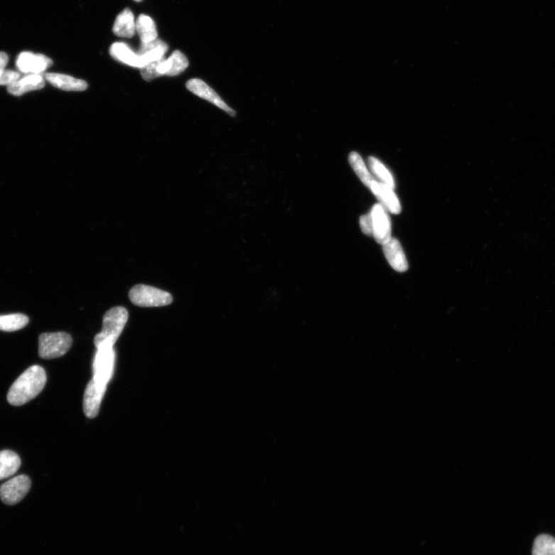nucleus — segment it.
<instances>
[{
    "label": "nucleus",
    "instance_id": "obj_5",
    "mask_svg": "<svg viewBox=\"0 0 555 555\" xmlns=\"http://www.w3.org/2000/svg\"><path fill=\"white\" fill-rule=\"evenodd\" d=\"M53 65V60L41 53L29 51L22 52L18 55L16 66L20 74L25 75H43L44 72Z\"/></svg>",
    "mask_w": 555,
    "mask_h": 555
},
{
    "label": "nucleus",
    "instance_id": "obj_23",
    "mask_svg": "<svg viewBox=\"0 0 555 555\" xmlns=\"http://www.w3.org/2000/svg\"><path fill=\"white\" fill-rule=\"evenodd\" d=\"M532 555H555V539L548 534H541L534 541Z\"/></svg>",
    "mask_w": 555,
    "mask_h": 555
},
{
    "label": "nucleus",
    "instance_id": "obj_26",
    "mask_svg": "<svg viewBox=\"0 0 555 555\" xmlns=\"http://www.w3.org/2000/svg\"><path fill=\"white\" fill-rule=\"evenodd\" d=\"M165 58H163L161 60L153 61L151 63H148L147 65H145L144 68H141V77L144 80L146 81H151L153 79L160 77L161 75H159L158 68L160 65V63Z\"/></svg>",
    "mask_w": 555,
    "mask_h": 555
},
{
    "label": "nucleus",
    "instance_id": "obj_1",
    "mask_svg": "<svg viewBox=\"0 0 555 555\" xmlns=\"http://www.w3.org/2000/svg\"><path fill=\"white\" fill-rule=\"evenodd\" d=\"M47 383V375L43 367L34 365L27 369L9 390L8 402L22 406L38 397Z\"/></svg>",
    "mask_w": 555,
    "mask_h": 555
},
{
    "label": "nucleus",
    "instance_id": "obj_17",
    "mask_svg": "<svg viewBox=\"0 0 555 555\" xmlns=\"http://www.w3.org/2000/svg\"><path fill=\"white\" fill-rule=\"evenodd\" d=\"M114 33L119 38H131L136 33L134 16L130 9L126 8L116 18Z\"/></svg>",
    "mask_w": 555,
    "mask_h": 555
},
{
    "label": "nucleus",
    "instance_id": "obj_24",
    "mask_svg": "<svg viewBox=\"0 0 555 555\" xmlns=\"http://www.w3.org/2000/svg\"><path fill=\"white\" fill-rule=\"evenodd\" d=\"M8 62L7 54L0 52V86H11L21 77L19 72L6 69Z\"/></svg>",
    "mask_w": 555,
    "mask_h": 555
},
{
    "label": "nucleus",
    "instance_id": "obj_7",
    "mask_svg": "<svg viewBox=\"0 0 555 555\" xmlns=\"http://www.w3.org/2000/svg\"><path fill=\"white\" fill-rule=\"evenodd\" d=\"M115 360L114 347L97 350L93 365V379L97 383L107 385L114 375Z\"/></svg>",
    "mask_w": 555,
    "mask_h": 555
},
{
    "label": "nucleus",
    "instance_id": "obj_3",
    "mask_svg": "<svg viewBox=\"0 0 555 555\" xmlns=\"http://www.w3.org/2000/svg\"><path fill=\"white\" fill-rule=\"evenodd\" d=\"M72 340L67 333H43L39 338V355L43 359H55L65 355L71 347Z\"/></svg>",
    "mask_w": 555,
    "mask_h": 555
},
{
    "label": "nucleus",
    "instance_id": "obj_25",
    "mask_svg": "<svg viewBox=\"0 0 555 555\" xmlns=\"http://www.w3.org/2000/svg\"><path fill=\"white\" fill-rule=\"evenodd\" d=\"M369 165L372 172L383 181V184L392 189L395 187L392 176L390 175V173L383 163H381L377 158L370 157L369 158Z\"/></svg>",
    "mask_w": 555,
    "mask_h": 555
},
{
    "label": "nucleus",
    "instance_id": "obj_16",
    "mask_svg": "<svg viewBox=\"0 0 555 555\" xmlns=\"http://www.w3.org/2000/svg\"><path fill=\"white\" fill-rule=\"evenodd\" d=\"M44 78L54 87L66 91H84L87 89V84L83 80L77 79L69 75L50 72L44 75Z\"/></svg>",
    "mask_w": 555,
    "mask_h": 555
},
{
    "label": "nucleus",
    "instance_id": "obj_4",
    "mask_svg": "<svg viewBox=\"0 0 555 555\" xmlns=\"http://www.w3.org/2000/svg\"><path fill=\"white\" fill-rule=\"evenodd\" d=\"M131 303L140 307H161L170 305L172 296L161 289L146 285H136L129 293Z\"/></svg>",
    "mask_w": 555,
    "mask_h": 555
},
{
    "label": "nucleus",
    "instance_id": "obj_19",
    "mask_svg": "<svg viewBox=\"0 0 555 555\" xmlns=\"http://www.w3.org/2000/svg\"><path fill=\"white\" fill-rule=\"evenodd\" d=\"M136 32L143 43H147L158 39V31L156 23L147 15L141 14L136 21Z\"/></svg>",
    "mask_w": 555,
    "mask_h": 555
},
{
    "label": "nucleus",
    "instance_id": "obj_10",
    "mask_svg": "<svg viewBox=\"0 0 555 555\" xmlns=\"http://www.w3.org/2000/svg\"><path fill=\"white\" fill-rule=\"evenodd\" d=\"M107 386L97 383L94 379L87 384L84 397V412L87 417L95 418L98 413Z\"/></svg>",
    "mask_w": 555,
    "mask_h": 555
},
{
    "label": "nucleus",
    "instance_id": "obj_13",
    "mask_svg": "<svg viewBox=\"0 0 555 555\" xmlns=\"http://www.w3.org/2000/svg\"><path fill=\"white\" fill-rule=\"evenodd\" d=\"M45 81L44 75H25L11 86L7 87V91L11 95L21 97L31 92V91L43 89L45 87Z\"/></svg>",
    "mask_w": 555,
    "mask_h": 555
},
{
    "label": "nucleus",
    "instance_id": "obj_20",
    "mask_svg": "<svg viewBox=\"0 0 555 555\" xmlns=\"http://www.w3.org/2000/svg\"><path fill=\"white\" fill-rule=\"evenodd\" d=\"M21 465V458L15 452L11 451L0 452V480L15 475Z\"/></svg>",
    "mask_w": 555,
    "mask_h": 555
},
{
    "label": "nucleus",
    "instance_id": "obj_12",
    "mask_svg": "<svg viewBox=\"0 0 555 555\" xmlns=\"http://www.w3.org/2000/svg\"><path fill=\"white\" fill-rule=\"evenodd\" d=\"M385 257L391 267L399 272L408 269V262L402 244L397 239H391L384 244Z\"/></svg>",
    "mask_w": 555,
    "mask_h": 555
},
{
    "label": "nucleus",
    "instance_id": "obj_27",
    "mask_svg": "<svg viewBox=\"0 0 555 555\" xmlns=\"http://www.w3.org/2000/svg\"><path fill=\"white\" fill-rule=\"evenodd\" d=\"M360 224L363 233L372 235V218L370 214L362 215L360 217Z\"/></svg>",
    "mask_w": 555,
    "mask_h": 555
},
{
    "label": "nucleus",
    "instance_id": "obj_2",
    "mask_svg": "<svg viewBox=\"0 0 555 555\" xmlns=\"http://www.w3.org/2000/svg\"><path fill=\"white\" fill-rule=\"evenodd\" d=\"M129 312L122 306L114 307L104 316L102 330L95 338L97 350L112 348L129 320Z\"/></svg>",
    "mask_w": 555,
    "mask_h": 555
},
{
    "label": "nucleus",
    "instance_id": "obj_28",
    "mask_svg": "<svg viewBox=\"0 0 555 555\" xmlns=\"http://www.w3.org/2000/svg\"><path fill=\"white\" fill-rule=\"evenodd\" d=\"M134 1H136V2H141V1H142V0H134Z\"/></svg>",
    "mask_w": 555,
    "mask_h": 555
},
{
    "label": "nucleus",
    "instance_id": "obj_8",
    "mask_svg": "<svg viewBox=\"0 0 555 555\" xmlns=\"http://www.w3.org/2000/svg\"><path fill=\"white\" fill-rule=\"evenodd\" d=\"M372 218V236L375 240L384 244L388 242L391 236V223L389 217L383 205H375L370 213Z\"/></svg>",
    "mask_w": 555,
    "mask_h": 555
},
{
    "label": "nucleus",
    "instance_id": "obj_21",
    "mask_svg": "<svg viewBox=\"0 0 555 555\" xmlns=\"http://www.w3.org/2000/svg\"><path fill=\"white\" fill-rule=\"evenodd\" d=\"M29 318L23 314H9L0 316V330L15 332L20 330L28 324Z\"/></svg>",
    "mask_w": 555,
    "mask_h": 555
},
{
    "label": "nucleus",
    "instance_id": "obj_15",
    "mask_svg": "<svg viewBox=\"0 0 555 555\" xmlns=\"http://www.w3.org/2000/svg\"><path fill=\"white\" fill-rule=\"evenodd\" d=\"M168 50L167 43L157 39L147 43H142L139 52L136 53H138L142 68H144L149 63L163 59Z\"/></svg>",
    "mask_w": 555,
    "mask_h": 555
},
{
    "label": "nucleus",
    "instance_id": "obj_14",
    "mask_svg": "<svg viewBox=\"0 0 555 555\" xmlns=\"http://www.w3.org/2000/svg\"><path fill=\"white\" fill-rule=\"evenodd\" d=\"M188 65V60L185 54L176 50L168 60L163 59L160 63L158 70L161 77L163 75L174 77L185 71Z\"/></svg>",
    "mask_w": 555,
    "mask_h": 555
},
{
    "label": "nucleus",
    "instance_id": "obj_22",
    "mask_svg": "<svg viewBox=\"0 0 555 555\" xmlns=\"http://www.w3.org/2000/svg\"><path fill=\"white\" fill-rule=\"evenodd\" d=\"M349 161L352 169L356 172V174L362 180V183L370 187L371 182L374 180L372 179V176L366 167L365 163H364L360 154L357 152L350 153Z\"/></svg>",
    "mask_w": 555,
    "mask_h": 555
},
{
    "label": "nucleus",
    "instance_id": "obj_6",
    "mask_svg": "<svg viewBox=\"0 0 555 555\" xmlns=\"http://www.w3.org/2000/svg\"><path fill=\"white\" fill-rule=\"evenodd\" d=\"M31 487L29 477L22 475L6 482L0 487V498L8 505H14L21 502Z\"/></svg>",
    "mask_w": 555,
    "mask_h": 555
},
{
    "label": "nucleus",
    "instance_id": "obj_11",
    "mask_svg": "<svg viewBox=\"0 0 555 555\" xmlns=\"http://www.w3.org/2000/svg\"><path fill=\"white\" fill-rule=\"evenodd\" d=\"M370 188L389 212L393 214H399L402 212V206L392 188L375 180L371 182Z\"/></svg>",
    "mask_w": 555,
    "mask_h": 555
},
{
    "label": "nucleus",
    "instance_id": "obj_18",
    "mask_svg": "<svg viewBox=\"0 0 555 555\" xmlns=\"http://www.w3.org/2000/svg\"><path fill=\"white\" fill-rule=\"evenodd\" d=\"M110 53L116 60L125 63L126 65L139 69L142 68L138 53L134 52L129 45L124 43H114L110 48Z\"/></svg>",
    "mask_w": 555,
    "mask_h": 555
},
{
    "label": "nucleus",
    "instance_id": "obj_9",
    "mask_svg": "<svg viewBox=\"0 0 555 555\" xmlns=\"http://www.w3.org/2000/svg\"><path fill=\"white\" fill-rule=\"evenodd\" d=\"M186 87L190 92L198 97L206 99V101L213 104L218 108L222 109V110L230 115L232 117L235 116V112L227 106L220 96L203 80L200 79L190 80L187 82Z\"/></svg>",
    "mask_w": 555,
    "mask_h": 555
}]
</instances>
